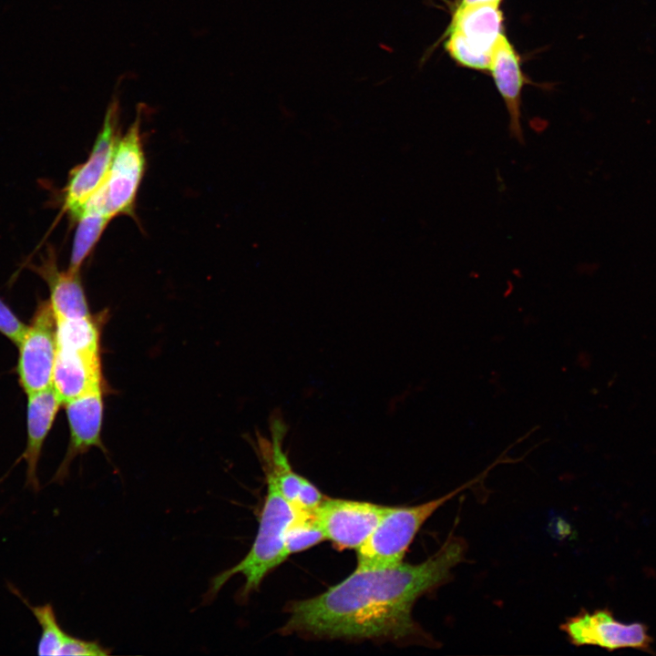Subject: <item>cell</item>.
I'll return each mask as SVG.
<instances>
[{"label":"cell","instance_id":"52a82bcc","mask_svg":"<svg viewBox=\"0 0 656 656\" xmlns=\"http://www.w3.org/2000/svg\"><path fill=\"white\" fill-rule=\"evenodd\" d=\"M18 347L17 374L24 391L30 395L51 387L57 346L56 319L48 301L38 304Z\"/></svg>","mask_w":656,"mask_h":656},{"label":"cell","instance_id":"3957f363","mask_svg":"<svg viewBox=\"0 0 656 656\" xmlns=\"http://www.w3.org/2000/svg\"><path fill=\"white\" fill-rule=\"evenodd\" d=\"M472 484L466 483L425 503L389 507L372 534L357 548L356 569H384L403 562L405 552L425 521L446 502Z\"/></svg>","mask_w":656,"mask_h":656},{"label":"cell","instance_id":"8992f818","mask_svg":"<svg viewBox=\"0 0 656 656\" xmlns=\"http://www.w3.org/2000/svg\"><path fill=\"white\" fill-rule=\"evenodd\" d=\"M560 630L575 646H598L610 651L626 648L651 651L653 642L645 624L622 623L606 608L581 610L567 619Z\"/></svg>","mask_w":656,"mask_h":656},{"label":"cell","instance_id":"9a60e30c","mask_svg":"<svg viewBox=\"0 0 656 656\" xmlns=\"http://www.w3.org/2000/svg\"><path fill=\"white\" fill-rule=\"evenodd\" d=\"M32 269L48 285L50 292L48 302L56 320L82 318L90 315L80 272L69 269L60 271L53 249L49 248L40 264L32 265Z\"/></svg>","mask_w":656,"mask_h":656},{"label":"cell","instance_id":"ffe728a7","mask_svg":"<svg viewBox=\"0 0 656 656\" xmlns=\"http://www.w3.org/2000/svg\"><path fill=\"white\" fill-rule=\"evenodd\" d=\"M323 499V496L319 489L303 477L296 500L292 505L297 510L313 511Z\"/></svg>","mask_w":656,"mask_h":656},{"label":"cell","instance_id":"44dd1931","mask_svg":"<svg viewBox=\"0 0 656 656\" xmlns=\"http://www.w3.org/2000/svg\"><path fill=\"white\" fill-rule=\"evenodd\" d=\"M502 0H461L459 5H475V4H496L500 5Z\"/></svg>","mask_w":656,"mask_h":656},{"label":"cell","instance_id":"d6986e66","mask_svg":"<svg viewBox=\"0 0 656 656\" xmlns=\"http://www.w3.org/2000/svg\"><path fill=\"white\" fill-rule=\"evenodd\" d=\"M26 330L27 326L0 298V333L18 345Z\"/></svg>","mask_w":656,"mask_h":656},{"label":"cell","instance_id":"7c38bea8","mask_svg":"<svg viewBox=\"0 0 656 656\" xmlns=\"http://www.w3.org/2000/svg\"><path fill=\"white\" fill-rule=\"evenodd\" d=\"M52 387L62 404L103 389L100 354L57 349Z\"/></svg>","mask_w":656,"mask_h":656},{"label":"cell","instance_id":"ba28073f","mask_svg":"<svg viewBox=\"0 0 656 656\" xmlns=\"http://www.w3.org/2000/svg\"><path fill=\"white\" fill-rule=\"evenodd\" d=\"M118 118V105L113 102L107 109L102 128L87 159L74 168L69 174L63 190V209L75 220L107 178L119 138Z\"/></svg>","mask_w":656,"mask_h":656},{"label":"cell","instance_id":"30bf717a","mask_svg":"<svg viewBox=\"0 0 656 656\" xmlns=\"http://www.w3.org/2000/svg\"><path fill=\"white\" fill-rule=\"evenodd\" d=\"M65 405L70 439L66 456L51 479L52 483L57 484H62L67 478L70 465L76 456L85 454L93 446L106 451L101 441L103 389L81 395Z\"/></svg>","mask_w":656,"mask_h":656},{"label":"cell","instance_id":"7a4b0ae2","mask_svg":"<svg viewBox=\"0 0 656 656\" xmlns=\"http://www.w3.org/2000/svg\"><path fill=\"white\" fill-rule=\"evenodd\" d=\"M267 492L261 510L257 535L247 555L233 567L217 574L210 580L204 600L210 602L231 578L241 574L244 584L239 592L240 600L256 590L265 576L283 562L282 554L286 531L297 510L282 493L273 475L263 469Z\"/></svg>","mask_w":656,"mask_h":656},{"label":"cell","instance_id":"9c48e42d","mask_svg":"<svg viewBox=\"0 0 656 656\" xmlns=\"http://www.w3.org/2000/svg\"><path fill=\"white\" fill-rule=\"evenodd\" d=\"M389 507L370 502L324 498L313 510L325 538L338 549L359 548Z\"/></svg>","mask_w":656,"mask_h":656},{"label":"cell","instance_id":"5bb4252c","mask_svg":"<svg viewBox=\"0 0 656 656\" xmlns=\"http://www.w3.org/2000/svg\"><path fill=\"white\" fill-rule=\"evenodd\" d=\"M8 589L30 610L40 626L38 655L105 656L110 650L95 641H86L65 631L58 622L51 603L33 605L19 589L8 583Z\"/></svg>","mask_w":656,"mask_h":656},{"label":"cell","instance_id":"4fadbf2b","mask_svg":"<svg viewBox=\"0 0 656 656\" xmlns=\"http://www.w3.org/2000/svg\"><path fill=\"white\" fill-rule=\"evenodd\" d=\"M28 395L26 408L27 441L20 458L26 463V487L40 490L37 468L43 445L62 404L53 387Z\"/></svg>","mask_w":656,"mask_h":656},{"label":"cell","instance_id":"277c9868","mask_svg":"<svg viewBox=\"0 0 656 656\" xmlns=\"http://www.w3.org/2000/svg\"><path fill=\"white\" fill-rule=\"evenodd\" d=\"M505 36L500 5H458L446 32L445 49L457 65L488 71Z\"/></svg>","mask_w":656,"mask_h":656},{"label":"cell","instance_id":"8fae6325","mask_svg":"<svg viewBox=\"0 0 656 656\" xmlns=\"http://www.w3.org/2000/svg\"><path fill=\"white\" fill-rule=\"evenodd\" d=\"M488 71L508 114L509 137L524 145L521 104L527 79L522 70L520 56L506 36L494 52Z\"/></svg>","mask_w":656,"mask_h":656},{"label":"cell","instance_id":"e0dca14e","mask_svg":"<svg viewBox=\"0 0 656 656\" xmlns=\"http://www.w3.org/2000/svg\"><path fill=\"white\" fill-rule=\"evenodd\" d=\"M110 218L95 210H83L77 218L69 270L80 272L81 266L100 239Z\"/></svg>","mask_w":656,"mask_h":656},{"label":"cell","instance_id":"5b68a950","mask_svg":"<svg viewBox=\"0 0 656 656\" xmlns=\"http://www.w3.org/2000/svg\"><path fill=\"white\" fill-rule=\"evenodd\" d=\"M145 169L140 121L137 118L124 136L118 138L103 185L84 205L79 214L88 210L98 211L110 219L121 214L133 215Z\"/></svg>","mask_w":656,"mask_h":656},{"label":"cell","instance_id":"ac0fdd59","mask_svg":"<svg viewBox=\"0 0 656 656\" xmlns=\"http://www.w3.org/2000/svg\"><path fill=\"white\" fill-rule=\"evenodd\" d=\"M297 510V509H296ZM325 538L313 511L297 510V514L290 524L282 549V558L284 561L290 555L310 548Z\"/></svg>","mask_w":656,"mask_h":656},{"label":"cell","instance_id":"2e32d148","mask_svg":"<svg viewBox=\"0 0 656 656\" xmlns=\"http://www.w3.org/2000/svg\"><path fill=\"white\" fill-rule=\"evenodd\" d=\"M104 313L82 318L56 319V338L57 349L100 354L101 323Z\"/></svg>","mask_w":656,"mask_h":656},{"label":"cell","instance_id":"6da1fadb","mask_svg":"<svg viewBox=\"0 0 656 656\" xmlns=\"http://www.w3.org/2000/svg\"><path fill=\"white\" fill-rule=\"evenodd\" d=\"M466 543L451 535L425 560L376 569H355L322 594L288 606L282 632L346 640L420 641L431 637L414 620L412 609L423 595L448 582L464 561Z\"/></svg>","mask_w":656,"mask_h":656}]
</instances>
